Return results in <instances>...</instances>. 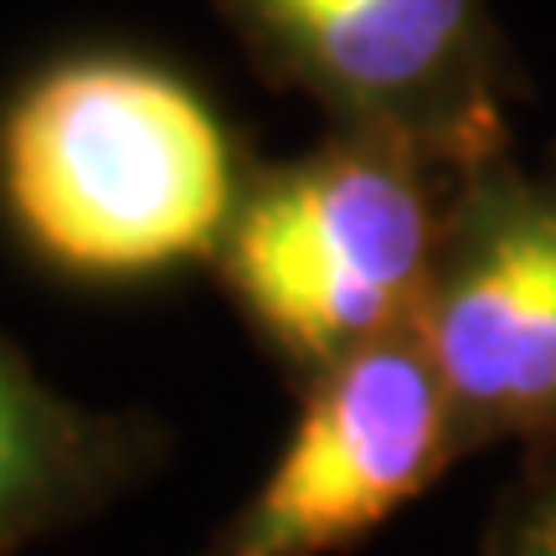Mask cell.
I'll use <instances>...</instances> for the list:
<instances>
[{
  "mask_svg": "<svg viewBox=\"0 0 556 556\" xmlns=\"http://www.w3.org/2000/svg\"><path fill=\"white\" fill-rule=\"evenodd\" d=\"M263 83L294 88L330 129L392 135L469 176L510 150L526 93L484 0H212Z\"/></svg>",
  "mask_w": 556,
  "mask_h": 556,
  "instance_id": "obj_3",
  "label": "cell"
},
{
  "mask_svg": "<svg viewBox=\"0 0 556 556\" xmlns=\"http://www.w3.org/2000/svg\"><path fill=\"white\" fill-rule=\"evenodd\" d=\"M458 176L392 135L330 129L248 176L222 283L299 387L417 319Z\"/></svg>",
  "mask_w": 556,
  "mask_h": 556,
  "instance_id": "obj_2",
  "label": "cell"
},
{
  "mask_svg": "<svg viewBox=\"0 0 556 556\" xmlns=\"http://www.w3.org/2000/svg\"><path fill=\"white\" fill-rule=\"evenodd\" d=\"M484 556H556V443L526 448L516 479L490 510Z\"/></svg>",
  "mask_w": 556,
  "mask_h": 556,
  "instance_id": "obj_7",
  "label": "cell"
},
{
  "mask_svg": "<svg viewBox=\"0 0 556 556\" xmlns=\"http://www.w3.org/2000/svg\"><path fill=\"white\" fill-rule=\"evenodd\" d=\"M160 454L144 417L93 413L52 392L0 336V556H21L135 484Z\"/></svg>",
  "mask_w": 556,
  "mask_h": 556,
  "instance_id": "obj_6",
  "label": "cell"
},
{
  "mask_svg": "<svg viewBox=\"0 0 556 556\" xmlns=\"http://www.w3.org/2000/svg\"><path fill=\"white\" fill-rule=\"evenodd\" d=\"M464 454L417 325L330 361L274 469L201 556H336L433 490Z\"/></svg>",
  "mask_w": 556,
  "mask_h": 556,
  "instance_id": "obj_5",
  "label": "cell"
},
{
  "mask_svg": "<svg viewBox=\"0 0 556 556\" xmlns=\"http://www.w3.org/2000/svg\"><path fill=\"white\" fill-rule=\"evenodd\" d=\"M417 336L448 392L464 454L556 443V155L500 150L458 176Z\"/></svg>",
  "mask_w": 556,
  "mask_h": 556,
  "instance_id": "obj_4",
  "label": "cell"
},
{
  "mask_svg": "<svg viewBox=\"0 0 556 556\" xmlns=\"http://www.w3.org/2000/svg\"><path fill=\"white\" fill-rule=\"evenodd\" d=\"M248 191L238 139L176 67L78 52L0 114V201L47 268L135 283L217 258Z\"/></svg>",
  "mask_w": 556,
  "mask_h": 556,
  "instance_id": "obj_1",
  "label": "cell"
}]
</instances>
